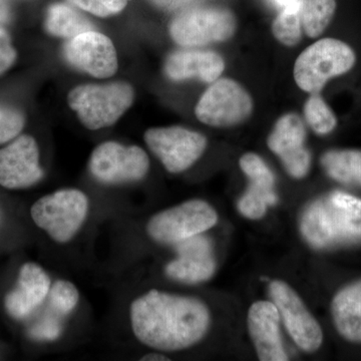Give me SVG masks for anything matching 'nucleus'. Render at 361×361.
I'll list each match as a JSON object with an SVG mask.
<instances>
[{"instance_id": "f257e3e1", "label": "nucleus", "mask_w": 361, "mask_h": 361, "mask_svg": "<svg viewBox=\"0 0 361 361\" xmlns=\"http://www.w3.org/2000/svg\"><path fill=\"white\" fill-rule=\"evenodd\" d=\"M130 329L137 341L160 351L196 345L210 327L206 304L194 297L152 289L130 303Z\"/></svg>"}, {"instance_id": "f03ea898", "label": "nucleus", "mask_w": 361, "mask_h": 361, "mask_svg": "<svg viewBox=\"0 0 361 361\" xmlns=\"http://www.w3.org/2000/svg\"><path fill=\"white\" fill-rule=\"evenodd\" d=\"M301 233L311 247L331 249L361 242V199L334 192L317 199L301 217Z\"/></svg>"}, {"instance_id": "7ed1b4c3", "label": "nucleus", "mask_w": 361, "mask_h": 361, "mask_svg": "<svg viewBox=\"0 0 361 361\" xmlns=\"http://www.w3.org/2000/svg\"><path fill=\"white\" fill-rule=\"evenodd\" d=\"M90 199L82 190L68 188L42 197L32 206L35 224L52 241L66 244L82 229L89 217Z\"/></svg>"}, {"instance_id": "20e7f679", "label": "nucleus", "mask_w": 361, "mask_h": 361, "mask_svg": "<svg viewBox=\"0 0 361 361\" xmlns=\"http://www.w3.org/2000/svg\"><path fill=\"white\" fill-rule=\"evenodd\" d=\"M135 90L127 82L78 85L68 92V103L90 130L115 125L134 103Z\"/></svg>"}, {"instance_id": "39448f33", "label": "nucleus", "mask_w": 361, "mask_h": 361, "mask_svg": "<svg viewBox=\"0 0 361 361\" xmlns=\"http://www.w3.org/2000/svg\"><path fill=\"white\" fill-rule=\"evenodd\" d=\"M355 63V52L345 42L334 39H320L297 58L294 80L304 92L319 94L329 80L348 73Z\"/></svg>"}, {"instance_id": "423d86ee", "label": "nucleus", "mask_w": 361, "mask_h": 361, "mask_svg": "<svg viewBox=\"0 0 361 361\" xmlns=\"http://www.w3.org/2000/svg\"><path fill=\"white\" fill-rule=\"evenodd\" d=\"M217 222V212L210 204L190 200L152 216L146 231L157 243L175 245L183 240L203 234Z\"/></svg>"}, {"instance_id": "0eeeda50", "label": "nucleus", "mask_w": 361, "mask_h": 361, "mask_svg": "<svg viewBox=\"0 0 361 361\" xmlns=\"http://www.w3.org/2000/svg\"><path fill=\"white\" fill-rule=\"evenodd\" d=\"M236 25L234 14L228 9L198 7L179 14L171 23L170 35L180 47H204L229 39Z\"/></svg>"}, {"instance_id": "6e6552de", "label": "nucleus", "mask_w": 361, "mask_h": 361, "mask_svg": "<svg viewBox=\"0 0 361 361\" xmlns=\"http://www.w3.org/2000/svg\"><path fill=\"white\" fill-rule=\"evenodd\" d=\"M253 110L250 94L230 78L215 80L199 99L195 115L211 127H233L245 122Z\"/></svg>"}, {"instance_id": "1a4fd4ad", "label": "nucleus", "mask_w": 361, "mask_h": 361, "mask_svg": "<svg viewBox=\"0 0 361 361\" xmlns=\"http://www.w3.org/2000/svg\"><path fill=\"white\" fill-rule=\"evenodd\" d=\"M89 168L94 179L106 185L128 184L146 177L149 159L139 146L102 142L90 155Z\"/></svg>"}, {"instance_id": "9d476101", "label": "nucleus", "mask_w": 361, "mask_h": 361, "mask_svg": "<svg viewBox=\"0 0 361 361\" xmlns=\"http://www.w3.org/2000/svg\"><path fill=\"white\" fill-rule=\"evenodd\" d=\"M145 142L172 174L192 167L207 148L205 135L178 126L152 128L145 133Z\"/></svg>"}, {"instance_id": "9b49d317", "label": "nucleus", "mask_w": 361, "mask_h": 361, "mask_svg": "<svg viewBox=\"0 0 361 361\" xmlns=\"http://www.w3.org/2000/svg\"><path fill=\"white\" fill-rule=\"evenodd\" d=\"M270 295L297 345L306 353L322 346L323 334L319 323L311 315L303 301L288 284L280 280L271 282Z\"/></svg>"}, {"instance_id": "f8f14e48", "label": "nucleus", "mask_w": 361, "mask_h": 361, "mask_svg": "<svg viewBox=\"0 0 361 361\" xmlns=\"http://www.w3.org/2000/svg\"><path fill=\"white\" fill-rule=\"evenodd\" d=\"M63 56L73 68L94 78H111L118 71L115 45L106 35L94 30L68 40L63 47Z\"/></svg>"}, {"instance_id": "ddd939ff", "label": "nucleus", "mask_w": 361, "mask_h": 361, "mask_svg": "<svg viewBox=\"0 0 361 361\" xmlns=\"http://www.w3.org/2000/svg\"><path fill=\"white\" fill-rule=\"evenodd\" d=\"M44 178L39 149L32 135L16 137L0 149V186L9 190L25 189Z\"/></svg>"}, {"instance_id": "4468645a", "label": "nucleus", "mask_w": 361, "mask_h": 361, "mask_svg": "<svg viewBox=\"0 0 361 361\" xmlns=\"http://www.w3.org/2000/svg\"><path fill=\"white\" fill-rule=\"evenodd\" d=\"M306 130L300 116L287 114L275 123L268 137V147L279 157L293 178L302 179L310 171L311 157L304 146Z\"/></svg>"}, {"instance_id": "2eb2a0df", "label": "nucleus", "mask_w": 361, "mask_h": 361, "mask_svg": "<svg viewBox=\"0 0 361 361\" xmlns=\"http://www.w3.org/2000/svg\"><path fill=\"white\" fill-rule=\"evenodd\" d=\"M175 245L177 257L165 268L169 278L183 283L196 284L213 276L216 260L210 240L200 234Z\"/></svg>"}, {"instance_id": "dca6fc26", "label": "nucleus", "mask_w": 361, "mask_h": 361, "mask_svg": "<svg viewBox=\"0 0 361 361\" xmlns=\"http://www.w3.org/2000/svg\"><path fill=\"white\" fill-rule=\"evenodd\" d=\"M51 279L47 271L37 263L21 266L16 287L6 296L4 305L14 319L30 317L47 300Z\"/></svg>"}, {"instance_id": "f3484780", "label": "nucleus", "mask_w": 361, "mask_h": 361, "mask_svg": "<svg viewBox=\"0 0 361 361\" xmlns=\"http://www.w3.org/2000/svg\"><path fill=\"white\" fill-rule=\"evenodd\" d=\"M239 164L244 174L250 180L248 189L239 200L240 213L248 219H260L265 215L268 207L277 202L274 175L256 154H245L240 159Z\"/></svg>"}, {"instance_id": "a211bd4d", "label": "nucleus", "mask_w": 361, "mask_h": 361, "mask_svg": "<svg viewBox=\"0 0 361 361\" xmlns=\"http://www.w3.org/2000/svg\"><path fill=\"white\" fill-rule=\"evenodd\" d=\"M249 334L259 360L261 361H286L280 337V314L276 305L269 301H258L251 306L248 312Z\"/></svg>"}, {"instance_id": "6ab92c4d", "label": "nucleus", "mask_w": 361, "mask_h": 361, "mask_svg": "<svg viewBox=\"0 0 361 361\" xmlns=\"http://www.w3.org/2000/svg\"><path fill=\"white\" fill-rule=\"evenodd\" d=\"M224 59L213 51H184L174 52L166 61L165 71L171 80L198 78L205 82L217 80L224 71Z\"/></svg>"}, {"instance_id": "aec40b11", "label": "nucleus", "mask_w": 361, "mask_h": 361, "mask_svg": "<svg viewBox=\"0 0 361 361\" xmlns=\"http://www.w3.org/2000/svg\"><path fill=\"white\" fill-rule=\"evenodd\" d=\"M331 311L341 336L349 341L361 342V280L337 292Z\"/></svg>"}, {"instance_id": "412c9836", "label": "nucleus", "mask_w": 361, "mask_h": 361, "mask_svg": "<svg viewBox=\"0 0 361 361\" xmlns=\"http://www.w3.org/2000/svg\"><path fill=\"white\" fill-rule=\"evenodd\" d=\"M322 167L332 179L361 187V151L358 149H332L322 158Z\"/></svg>"}, {"instance_id": "4be33fe9", "label": "nucleus", "mask_w": 361, "mask_h": 361, "mask_svg": "<svg viewBox=\"0 0 361 361\" xmlns=\"http://www.w3.org/2000/svg\"><path fill=\"white\" fill-rule=\"evenodd\" d=\"M44 26L49 35L70 39L94 30L92 23L85 16L66 4L49 7Z\"/></svg>"}, {"instance_id": "5701e85b", "label": "nucleus", "mask_w": 361, "mask_h": 361, "mask_svg": "<svg viewBox=\"0 0 361 361\" xmlns=\"http://www.w3.org/2000/svg\"><path fill=\"white\" fill-rule=\"evenodd\" d=\"M303 32L317 37L329 26L336 11V0H299L297 4Z\"/></svg>"}, {"instance_id": "b1692460", "label": "nucleus", "mask_w": 361, "mask_h": 361, "mask_svg": "<svg viewBox=\"0 0 361 361\" xmlns=\"http://www.w3.org/2000/svg\"><path fill=\"white\" fill-rule=\"evenodd\" d=\"M298 1L290 6L284 7L283 11L273 21V35L278 42L286 47H294L302 37V26L297 11Z\"/></svg>"}, {"instance_id": "393cba45", "label": "nucleus", "mask_w": 361, "mask_h": 361, "mask_svg": "<svg viewBox=\"0 0 361 361\" xmlns=\"http://www.w3.org/2000/svg\"><path fill=\"white\" fill-rule=\"evenodd\" d=\"M306 122L316 134L326 135L336 127V116L318 94H312L304 106Z\"/></svg>"}, {"instance_id": "a878e982", "label": "nucleus", "mask_w": 361, "mask_h": 361, "mask_svg": "<svg viewBox=\"0 0 361 361\" xmlns=\"http://www.w3.org/2000/svg\"><path fill=\"white\" fill-rule=\"evenodd\" d=\"M47 301L51 310L66 317L77 308L80 302V291L73 282L68 280H58L56 283L51 285Z\"/></svg>"}, {"instance_id": "bb28decb", "label": "nucleus", "mask_w": 361, "mask_h": 361, "mask_svg": "<svg viewBox=\"0 0 361 361\" xmlns=\"http://www.w3.org/2000/svg\"><path fill=\"white\" fill-rule=\"evenodd\" d=\"M63 316L54 312L49 308V312H45L30 325L28 329V336L33 341L47 342L58 341L63 331Z\"/></svg>"}, {"instance_id": "cd10ccee", "label": "nucleus", "mask_w": 361, "mask_h": 361, "mask_svg": "<svg viewBox=\"0 0 361 361\" xmlns=\"http://www.w3.org/2000/svg\"><path fill=\"white\" fill-rule=\"evenodd\" d=\"M25 127V116L20 111L0 106V145L13 141Z\"/></svg>"}, {"instance_id": "c85d7f7f", "label": "nucleus", "mask_w": 361, "mask_h": 361, "mask_svg": "<svg viewBox=\"0 0 361 361\" xmlns=\"http://www.w3.org/2000/svg\"><path fill=\"white\" fill-rule=\"evenodd\" d=\"M68 1L73 6L80 7V9H84L99 18H109L123 11L130 0H68Z\"/></svg>"}, {"instance_id": "c756f323", "label": "nucleus", "mask_w": 361, "mask_h": 361, "mask_svg": "<svg viewBox=\"0 0 361 361\" xmlns=\"http://www.w3.org/2000/svg\"><path fill=\"white\" fill-rule=\"evenodd\" d=\"M16 59V51L8 32L0 26V75L11 68Z\"/></svg>"}, {"instance_id": "7c9ffc66", "label": "nucleus", "mask_w": 361, "mask_h": 361, "mask_svg": "<svg viewBox=\"0 0 361 361\" xmlns=\"http://www.w3.org/2000/svg\"><path fill=\"white\" fill-rule=\"evenodd\" d=\"M11 18V11L6 0H0V26L6 23Z\"/></svg>"}, {"instance_id": "2f4dec72", "label": "nucleus", "mask_w": 361, "mask_h": 361, "mask_svg": "<svg viewBox=\"0 0 361 361\" xmlns=\"http://www.w3.org/2000/svg\"><path fill=\"white\" fill-rule=\"evenodd\" d=\"M141 360L163 361V360H170V358L167 357V356H166V355H161V353H148V355L142 356Z\"/></svg>"}, {"instance_id": "473e14b6", "label": "nucleus", "mask_w": 361, "mask_h": 361, "mask_svg": "<svg viewBox=\"0 0 361 361\" xmlns=\"http://www.w3.org/2000/svg\"><path fill=\"white\" fill-rule=\"evenodd\" d=\"M280 6L287 7L290 6L292 4H296L298 0H275Z\"/></svg>"}]
</instances>
